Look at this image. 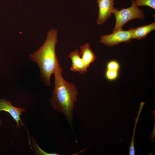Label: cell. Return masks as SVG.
Here are the masks:
<instances>
[{
    "label": "cell",
    "mask_w": 155,
    "mask_h": 155,
    "mask_svg": "<svg viewBox=\"0 0 155 155\" xmlns=\"http://www.w3.org/2000/svg\"><path fill=\"white\" fill-rule=\"evenodd\" d=\"M60 66L54 71L55 85L50 102L54 109L63 113L69 123L73 117L74 104L77 100L78 89L73 84L65 80Z\"/></svg>",
    "instance_id": "6da1fadb"
},
{
    "label": "cell",
    "mask_w": 155,
    "mask_h": 155,
    "mask_svg": "<svg viewBox=\"0 0 155 155\" xmlns=\"http://www.w3.org/2000/svg\"><path fill=\"white\" fill-rule=\"evenodd\" d=\"M57 38V30L51 29L48 32L46 39L41 47L29 55L30 59L38 65L41 78L48 86L51 85V75L55 69L60 66L55 52Z\"/></svg>",
    "instance_id": "7a4b0ae2"
},
{
    "label": "cell",
    "mask_w": 155,
    "mask_h": 155,
    "mask_svg": "<svg viewBox=\"0 0 155 155\" xmlns=\"http://www.w3.org/2000/svg\"><path fill=\"white\" fill-rule=\"evenodd\" d=\"M131 5L129 7L123 8L120 10L114 7L113 13L115 16L116 21L113 32L123 29V26L126 23L135 19H143L144 13L135 3L134 0H131Z\"/></svg>",
    "instance_id": "3957f363"
},
{
    "label": "cell",
    "mask_w": 155,
    "mask_h": 155,
    "mask_svg": "<svg viewBox=\"0 0 155 155\" xmlns=\"http://www.w3.org/2000/svg\"><path fill=\"white\" fill-rule=\"evenodd\" d=\"M132 28L127 30H117L108 35H102L100 38L101 43L110 47L123 42H130L132 38Z\"/></svg>",
    "instance_id": "277c9868"
},
{
    "label": "cell",
    "mask_w": 155,
    "mask_h": 155,
    "mask_svg": "<svg viewBox=\"0 0 155 155\" xmlns=\"http://www.w3.org/2000/svg\"><path fill=\"white\" fill-rule=\"evenodd\" d=\"M26 111L25 108L16 107L13 105L11 101L4 98H0V112L4 111L8 113L11 116L16 123L17 128L20 124L24 126L21 119L22 113Z\"/></svg>",
    "instance_id": "5b68a950"
},
{
    "label": "cell",
    "mask_w": 155,
    "mask_h": 155,
    "mask_svg": "<svg viewBox=\"0 0 155 155\" xmlns=\"http://www.w3.org/2000/svg\"><path fill=\"white\" fill-rule=\"evenodd\" d=\"M97 2L99 12L96 23L100 25L108 20L113 13L114 7V0H97Z\"/></svg>",
    "instance_id": "8992f818"
},
{
    "label": "cell",
    "mask_w": 155,
    "mask_h": 155,
    "mask_svg": "<svg viewBox=\"0 0 155 155\" xmlns=\"http://www.w3.org/2000/svg\"><path fill=\"white\" fill-rule=\"evenodd\" d=\"M72 62L70 70L73 72H77L81 74L87 71L81 58L80 52L78 50L70 52L68 55Z\"/></svg>",
    "instance_id": "52a82bcc"
},
{
    "label": "cell",
    "mask_w": 155,
    "mask_h": 155,
    "mask_svg": "<svg viewBox=\"0 0 155 155\" xmlns=\"http://www.w3.org/2000/svg\"><path fill=\"white\" fill-rule=\"evenodd\" d=\"M80 49L81 58L86 68L87 69L91 63L96 59V56L91 49L89 44L88 43L81 45Z\"/></svg>",
    "instance_id": "ba28073f"
},
{
    "label": "cell",
    "mask_w": 155,
    "mask_h": 155,
    "mask_svg": "<svg viewBox=\"0 0 155 155\" xmlns=\"http://www.w3.org/2000/svg\"><path fill=\"white\" fill-rule=\"evenodd\" d=\"M155 29V22L147 25L133 28L132 30L133 39H142L146 38L148 34Z\"/></svg>",
    "instance_id": "9c48e42d"
},
{
    "label": "cell",
    "mask_w": 155,
    "mask_h": 155,
    "mask_svg": "<svg viewBox=\"0 0 155 155\" xmlns=\"http://www.w3.org/2000/svg\"><path fill=\"white\" fill-rule=\"evenodd\" d=\"M137 5L147 6L155 10V0H134Z\"/></svg>",
    "instance_id": "30bf717a"
},
{
    "label": "cell",
    "mask_w": 155,
    "mask_h": 155,
    "mask_svg": "<svg viewBox=\"0 0 155 155\" xmlns=\"http://www.w3.org/2000/svg\"><path fill=\"white\" fill-rule=\"evenodd\" d=\"M32 144L34 147L35 154L37 155H59L60 154L55 153H48L43 151L38 146L36 142H35L34 140H32Z\"/></svg>",
    "instance_id": "8fae6325"
},
{
    "label": "cell",
    "mask_w": 155,
    "mask_h": 155,
    "mask_svg": "<svg viewBox=\"0 0 155 155\" xmlns=\"http://www.w3.org/2000/svg\"><path fill=\"white\" fill-rule=\"evenodd\" d=\"M119 75V71L106 69L105 76L107 80L112 81L116 79Z\"/></svg>",
    "instance_id": "7c38bea8"
},
{
    "label": "cell",
    "mask_w": 155,
    "mask_h": 155,
    "mask_svg": "<svg viewBox=\"0 0 155 155\" xmlns=\"http://www.w3.org/2000/svg\"><path fill=\"white\" fill-rule=\"evenodd\" d=\"M120 65L115 60H112L109 62L106 65V69L119 71Z\"/></svg>",
    "instance_id": "4fadbf2b"
},
{
    "label": "cell",
    "mask_w": 155,
    "mask_h": 155,
    "mask_svg": "<svg viewBox=\"0 0 155 155\" xmlns=\"http://www.w3.org/2000/svg\"><path fill=\"white\" fill-rule=\"evenodd\" d=\"M2 124V121L0 119V127L1 126Z\"/></svg>",
    "instance_id": "5bb4252c"
},
{
    "label": "cell",
    "mask_w": 155,
    "mask_h": 155,
    "mask_svg": "<svg viewBox=\"0 0 155 155\" xmlns=\"http://www.w3.org/2000/svg\"></svg>",
    "instance_id": "9a60e30c"
}]
</instances>
